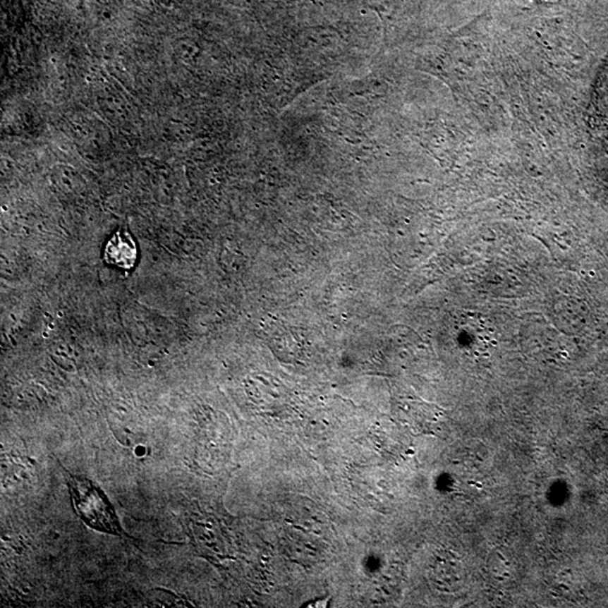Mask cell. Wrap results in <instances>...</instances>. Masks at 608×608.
<instances>
[{
    "mask_svg": "<svg viewBox=\"0 0 608 608\" xmlns=\"http://www.w3.org/2000/svg\"><path fill=\"white\" fill-rule=\"evenodd\" d=\"M60 466L68 483L73 507L81 521L97 532L128 536L105 492L88 478L73 475L61 464Z\"/></svg>",
    "mask_w": 608,
    "mask_h": 608,
    "instance_id": "obj_1",
    "label": "cell"
},
{
    "mask_svg": "<svg viewBox=\"0 0 608 608\" xmlns=\"http://www.w3.org/2000/svg\"><path fill=\"white\" fill-rule=\"evenodd\" d=\"M104 260L122 269H131L138 262V248L128 232L118 230L107 241L104 249Z\"/></svg>",
    "mask_w": 608,
    "mask_h": 608,
    "instance_id": "obj_2",
    "label": "cell"
}]
</instances>
